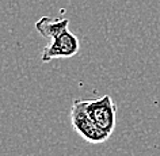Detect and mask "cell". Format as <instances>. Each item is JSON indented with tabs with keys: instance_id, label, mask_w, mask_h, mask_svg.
<instances>
[{
	"instance_id": "1",
	"label": "cell",
	"mask_w": 160,
	"mask_h": 156,
	"mask_svg": "<svg viewBox=\"0 0 160 156\" xmlns=\"http://www.w3.org/2000/svg\"><path fill=\"white\" fill-rule=\"evenodd\" d=\"M71 122L75 132L80 134L87 143L101 144L105 143L111 134L101 129L95 121L88 115L84 106V101H75L71 107Z\"/></svg>"
},
{
	"instance_id": "2",
	"label": "cell",
	"mask_w": 160,
	"mask_h": 156,
	"mask_svg": "<svg viewBox=\"0 0 160 156\" xmlns=\"http://www.w3.org/2000/svg\"><path fill=\"white\" fill-rule=\"evenodd\" d=\"M84 106L88 115L95 121V123L111 134L115 128V107L113 99L110 95H103L98 99H91V101H84Z\"/></svg>"
},
{
	"instance_id": "3",
	"label": "cell",
	"mask_w": 160,
	"mask_h": 156,
	"mask_svg": "<svg viewBox=\"0 0 160 156\" xmlns=\"http://www.w3.org/2000/svg\"><path fill=\"white\" fill-rule=\"evenodd\" d=\"M50 43L43 48L41 54L42 63H49L54 58H68L78 54L80 49L79 38L75 34H72L69 30H64L62 33L56 35L53 39H50Z\"/></svg>"
},
{
	"instance_id": "4",
	"label": "cell",
	"mask_w": 160,
	"mask_h": 156,
	"mask_svg": "<svg viewBox=\"0 0 160 156\" xmlns=\"http://www.w3.org/2000/svg\"><path fill=\"white\" fill-rule=\"evenodd\" d=\"M35 30L46 39H53L56 35L62 33L69 26V19L65 18H52L42 17L35 22Z\"/></svg>"
}]
</instances>
